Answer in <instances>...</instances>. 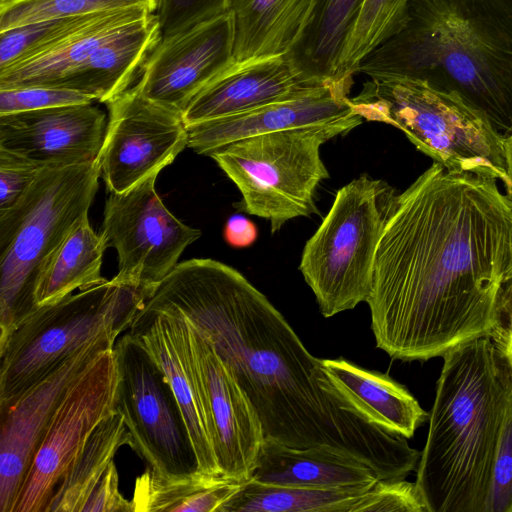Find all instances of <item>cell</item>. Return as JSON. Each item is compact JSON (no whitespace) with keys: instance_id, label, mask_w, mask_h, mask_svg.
Returning a JSON list of instances; mask_svg holds the SVG:
<instances>
[{"instance_id":"16","label":"cell","mask_w":512,"mask_h":512,"mask_svg":"<svg viewBox=\"0 0 512 512\" xmlns=\"http://www.w3.org/2000/svg\"><path fill=\"white\" fill-rule=\"evenodd\" d=\"M108 119L92 103L0 115V149L39 169L94 161Z\"/></svg>"},{"instance_id":"8","label":"cell","mask_w":512,"mask_h":512,"mask_svg":"<svg viewBox=\"0 0 512 512\" xmlns=\"http://www.w3.org/2000/svg\"><path fill=\"white\" fill-rule=\"evenodd\" d=\"M354 115L323 125L264 133L210 152L239 189L241 208L270 223L278 232L289 220L318 214L316 190L329 177L320 148L359 126Z\"/></svg>"},{"instance_id":"2","label":"cell","mask_w":512,"mask_h":512,"mask_svg":"<svg viewBox=\"0 0 512 512\" xmlns=\"http://www.w3.org/2000/svg\"><path fill=\"white\" fill-rule=\"evenodd\" d=\"M145 309L182 316L228 365L264 438L294 448L328 447L402 480L421 452L370 422L335 386L284 316L233 267L209 258L178 263Z\"/></svg>"},{"instance_id":"25","label":"cell","mask_w":512,"mask_h":512,"mask_svg":"<svg viewBox=\"0 0 512 512\" xmlns=\"http://www.w3.org/2000/svg\"><path fill=\"white\" fill-rule=\"evenodd\" d=\"M341 393L372 423L406 439L429 419L416 398L389 376L344 358L321 359Z\"/></svg>"},{"instance_id":"40","label":"cell","mask_w":512,"mask_h":512,"mask_svg":"<svg viewBox=\"0 0 512 512\" xmlns=\"http://www.w3.org/2000/svg\"><path fill=\"white\" fill-rule=\"evenodd\" d=\"M492 338L512 352V284L504 293L498 308L497 324Z\"/></svg>"},{"instance_id":"43","label":"cell","mask_w":512,"mask_h":512,"mask_svg":"<svg viewBox=\"0 0 512 512\" xmlns=\"http://www.w3.org/2000/svg\"><path fill=\"white\" fill-rule=\"evenodd\" d=\"M512 136V135H511ZM509 138V137H508Z\"/></svg>"},{"instance_id":"24","label":"cell","mask_w":512,"mask_h":512,"mask_svg":"<svg viewBox=\"0 0 512 512\" xmlns=\"http://www.w3.org/2000/svg\"><path fill=\"white\" fill-rule=\"evenodd\" d=\"M152 12L122 9L104 12L36 55L0 70V89L55 87L101 44Z\"/></svg>"},{"instance_id":"1","label":"cell","mask_w":512,"mask_h":512,"mask_svg":"<svg viewBox=\"0 0 512 512\" xmlns=\"http://www.w3.org/2000/svg\"><path fill=\"white\" fill-rule=\"evenodd\" d=\"M502 187L434 162L396 194L366 302L391 358L425 361L493 336L512 284V197Z\"/></svg>"},{"instance_id":"17","label":"cell","mask_w":512,"mask_h":512,"mask_svg":"<svg viewBox=\"0 0 512 512\" xmlns=\"http://www.w3.org/2000/svg\"><path fill=\"white\" fill-rule=\"evenodd\" d=\"M129 332L165 373L182 410L198 471L221 474L210 436L208 407L190 324L180 315L141 308Z\"/></svg>"},{"instance_id":"39","label":"cell","mask_w":512,"mask_h":512,"mask_svg":"<svg viewBox=\"0 0 512 512\" xmlns=\"http://www.w3.org/2000/svg\"><path fill=\"white\" fill-rule=\"evenodd\" d=\"M257 237V226L245 216L233 215L225 224L224 239L232 247H249L256 241Z\"/></svg>"},{"instance_id":"6","label":"cell","mask_w":512,"mask_h":512,"mask_svg":"<svg viewBox=\"0 0 512 512\" xmlns=\"http://www.w3.org/2000/svg\"><path fill=\"white\" fill-rule=\"evenodd\" d=\"M99 177L98 156L85 164L43 168L19 200L0 211V341L38 307L39 278L88 215Z\"/></svg>"},{"instance_id":"22","label":"cell","mask_w":512,"mask_h":512,"mask_svg":"<svg viewBox=\"0 0 512 512\" xmlns=\"http://www.w3.org/2000/svg\"><path fill=\"white\" fill-rule=\"evenodd\" d=\"M377 473L357 458L328 447L294 448L264 438L253 481L287 488L369 487Z\"/></svg>"},{"instance_id":"42","label":"cell","mask_w":512,"mask_h":512,"mask_svg":"<svg viewBox=\"0 0 512 512\" xmlns=\"http://www.w3.org/2000/svg\"><path fill=\"white\" fill-rule=\"evenodd\" d=\"M21 0H0V9H3L5 7H8L14 3H17Z\"/></svg>"},{"instance_id":"31","label":"cell","mask_w":512,"mask_h":512,"mask_svg":"<svg viewBox=\"0 0 512 512\" xmlns=\"http://www.w3.org/2000/svg\"><path fill=\"white\" fill-rule=\"evenodd\" d=\"M409 0H365L342 54L338 77L354 75L359 62L404 25Z\"/></svg>"},{"instance_id":"9","label":"cell","mask_w":512,"mask_h":512,"mask_svg":"<svg viewBox=\"0 0 512 512\" xmlns=\"http://www.w3.org/2000/svg\"><path fill=\"white\" fill-rule=\"evenodd\" d=\"M398 192L362 174L340 188L306 242L299 270L328 318L367 302L376 250Z\"/></svg>"},{"instance_id":"21","label":"cell","mask_w":512,"mask_h":512,"mask_svg":"<svg viewBox=\"0 0 512 512\" xmlns=\"http://www.w3.org/2000/svg\"><path fill=\"white\" fill-rule=\"evenodd\" d=\"M352 84L353 75L336 78L301 98L187 126L188 147L208 155L240 139L347 119L357 115L350 105Z\"/></svg>"},{"instance_id":"4","label":"cell","mask_w":512,"mask_h":512,"mask_svg":"<svg viewBox=\"0 0 512 512\" xmlns=\"http://www.w3.org/2000/svg\"><path fill=\"white\" fill-rule=\"evenodd\" d=\"M443 359L415 482L428 512H485L512 388V352L486 335Z\"/></svg>"},{"instance_id":"13","label":"cell","mask_w":512,"mask_h":512,"mask_svg":"<svg viewBox=\"0 0 512 512\" xmlns=\"http://www.w3.org/2000/svg\"><path fill=\"white\" fill-rule=\"evenodd\" d=\"M106 105L108 122L98 157L109 192L127 191L158 175L188 147L182 114L149 100L134 86Z\"/></svg>"},{"instance_id":"26","label":"cell","mask_w":512,"mask_h":512,"mask_svg":"<svg viewBox=\"0 0 512 512\" xmlns=\"http://www.w3.org/2000/svg\"><path fill=\"white\" fill-rule=\"evenodd\" d=\"M315 0H231L234 63L288 54L303 34Z\"/></svg>"},{"instance_id":"11","label":"cell","mask_w":512,"mask_h":512,"mask_svg":"<svg viewBox=\"0 0 512 512\" xmlns=\"http://www.w3.org/2000/svg\"><path fill=\"white\" fill-rule=\"evenodd\" d=\"M150 176L131 189L110 192L100 234L118 255L114 279L147 296L177 266L184 250L201 231L177 219L158 195Z\"/></svg>"},{"instance_id":"34","label":"cell","mask_w":512,"mask_h":512,"mask_svg":"<svg viewBox=\"0 0 512 512\" xmlns=\"http://www.w3.org/2000/svg\"><path fill=\"white\" fill-rule=\"evenodd\" d=\"M231 0H157L161 38L184 32L229 11Z\"/></svg>"},{"instance_id":"3","label":"cell","mask_w":512,"mask_h":512,"mask_svg":"<svg viewBox=\"0 0 512 512\" xmlns=\"http://www.w3.org/2000/svg\"><path fill=\"white\" fill-rule=\"evenodd\" d=\"M460 94L512 135V0H409L406 20L358 64Z\"/></svg>"},{"instance_id":"28","label":"cell","mask_w":512,"mask_h":512,"mask_svg":"<svg viewBox=\"0 0 512 512\" xmlns=\"http://www.w3.org/2000/svg\"><path fill=\"white\" fill-rule=\"evenodd\" d=\"M365 0H315L308 24L288 53L306 75L338 77L342 54L352 35Z\"/></svg>"},{"instance_id":"37","label":"cell","mask_w":512,"mask_h":512,"mask_svg":"<svg viewBox=\"0 0 512 512\" xmlns=\"http://www.w3.org/2000/svg\"><path fill=\"white\" fill-rule=\"evenodd\" d=\"M40 170L0 149V211L12 207L27 192Z\"/></svg>"},{"instance_id":"20","label":"cell","mask_w":512,"mask_h":512,"mask_svg":"<svg viewBox=\"0 0 512 512\" xmlns=\"http://www.w3.org/2000/svg\"><path fill=\"white\" fill-rule=\"evenodd\" d=\"M220 512H428L416 482L379 479L369 487L287 488L253 480Z\"/></svg>"},{"instance_id":"7","label":"cell","mask_w":512,"mask_h":512,"mask_svg":"<svg viewBox=\"0 0 512 512\" xmlns=\"http://www.w3.org/2000/svg\"><path fill=\"white\" fill-rule=\"evenodd\" d=\"M145 299L143 290L112 278L38 306L0 341V408L86 345L129 329Z\"/></svg>"},{"instance_id":"36","label":"cell","mask_w":512,"mask_h":512,"mask_svg":"<svg viewBox=\"0 0 512 512\" xmlns=\"http://www.w3.org/2000/svg\"><path fill=\"white\" fill-rule=\"evenodd\" d=\"M92 101L82 93L58 87L26 86L0 89V115L86 104Z\"/></svg>"},{"instance_id":"23","label":"cell","mask_w":512,"mask_h":512,"mask_svg":"<svg viewBox=\"0 0 512 512\" xmlns=\"http://www.w3.org/2000/svg\"><path fill=\"white\" fill-rule=\"evenodd\" d=\"M160 39L158 20L151 13L101 44L55 87L73 90L106 104L132 87Z\"/></svg>"},{"instance_id":"29","label":"cell","mask_w":512,"mask_h":512,"mask_svg":"<svg viewBox=\"0 0 512 512\" xmlns=\"http://www.w3.org/2000/svg\"><path fill=\"white\" fill-rule=\"evenodd\" d=\"M107 248L101 234L91 227L88 215L83 217L44 268L35 291L37 306L106 282L101 266Z\"/></svg>"},{"instance_id":"32","label":"cell","mask_w":512,"mask_h":512,"mask_svg":"<svg viewBox=\"0 0 512 512\" xmlns=\"http://www.w3.org/2000/svg\"><path fill=\"white\" fill-rule=\"evenodd\" d=\"M157 0H21L0 9V31L29 23L122 9L155 12Z\"/></svg>"},{"instance_id":"18","label":"cell","mask_w":512,"mask_h":512,"mask_svg":"<svg viewBox=\"0 0 512 512\" xmlns=\"http://www.w3.org/2000/svg\"><path fill=\"white\" fill-rule=\"evenodd\" d=\"M191 329L220 472L238 482H247L264 440L261 422L228 365L207 339L192 326Z\"/></svg>"},{"instance_id":"27","label":"cell","mask_w":512,"mask_h":512,"mask_svg":"<svg viewBox=\"0 0 512 512\" xmlns=\"http://www.w3.org/2000/svg\"><path fill=\"white\" fill-rule=\"evenodd\" d=\"M241 485L222 474L167 476L148 466L135 480L133 512H220Z\"/></svg>"},{"instance_id":"35","label":"cell","mask_w":512,"mask_h":512,"mask_svg":"<svg viewBox=\"0 0 512 512\" xmlns=\"http://www.w3.org/2000/svg\"><path fill=\"white\" fill-rule=\"evenodd\" d=\"M485 512H512V388L494 457Z\"/></svg>"},{"instance_id":"5","label":"cell","mask_w":512,"mask_h":512,"mask_svg":"<svg viewBox=\"0 0 512 512\" xmlns=\"http://www.w3.org/2000/svg\"><path fill=\"white\" fill-rule=\"evenodd\" d=\"M350 105L363 120L400 129L434 162L495 178L510 194L506 138L460 94L415 78H370Z\"/></svg>"},{"instance_id":"14","label":"cell","mask_w":512,"mask_h":512,"mask_svg":"<svg viewBox=\"0 0 512 512\" xmlns=\"http://www.w3.org/2000/svg\"><path fill=\"white\" fill-rule=\"evenodd\" d=\"M234 24L228 11L161 38L133 85L140 94L183 114L191 100L233 61Z\"/></svg>"},{"instance_id":"38","label":"cell","mask_w":512,"mask_h":512,"mask_svg":"<svg viewBox=\"0 0 512 512\" xmlns=\"http://www.w3.org/2000/svg\"><path fill=\"white\" fill-rule=\"evenodd\" d=\"M83 511L133 512L131 500L126 499L119 490V475L115 462L111 464L105 477L85 503Z\"/></svg>"},{"instance_id":"30","label":"cell","mask_w":512,"mask_h":512,"mask_svg":"<svg viewBox=\"0 0 512 512\" xmlns=\"http://www.w3.org/2000/svg\"><path fill=\"white\" fill-rule=\"evenodd\" d=\"M132 448V436L123 416L114 412L93 430L69 470L58 483L47 512H82L105 477L118 449Z\"/></svg>"},{"instance_id":"12","label":"cell","mask_w":512,"mask_h":512,"mask_svg":"<svg viewBox=\"0 0 512 512\" xmlns=\"http://www.w3.org/2000/svg\"><path fill=\"white\" fill-rule=\"evenodd\" d=\"M117 387L113 348L100 354L68 388L10 512H47L56 486L93 430L117 411Z\"/></svg>"},{"instance_id":"10","label":"cell","mask_w":512,"mask_h":512,"mask_svg":"<svg viewBox=\"0 0 512 512\" xmlns=\"http://www.w3.org/2000/svg\"><path fill=\"white\" fill-rule=\"evenodd\" d=\"M114 353L116 410L132 436V449L163 475L198 471L182 410L161 367L129 331L114 345Z\"/></svg>"},{"instance_id":"41","label":"cell","mask_w":512,"mask_h":512,"mask_svg":"<svg viewBox=\"0 0 512 512\" xmlns=\"http://www.w3.org/2000/svg\"><path fill=\"white\" fill-rule=\"evenodd\" d=\"M506 152H507V161H508V169H509V177L512 183V136L506 138ZM509 196L512 197V188Z\"/></svg>"},{"instance_id":"19","label":"cell","mask_w":512,"mask_h":512,"mask_svg":"<svg viewBox=\"0 0 512 512\" xmlns=\"http://www.w3.org/2000/svg\"><path fill=\"white\" fill-rule=\"evenodd\" d=\"M334 79L306 75L288 54L233 63L191 100L182 117L186 126H190L301 98Z\"/></svg>"},{"instance_id":"15","label":"cell","mask_w":512,"mask_h":512,"mask_svg":"<svg viewBox=\"0 0 512 512\" xmlns=\"http://www.w3.org/2000/svg\"><path fill=\"white\" fill-rule=\"evenodd\" d=\"M118 335L86 345L12 404L0 408V512H10L50 422L70 385Z\"/></svg>"},{"instance_id":"33","label":"cell","mask_w":512,"mask_h":512,"mask_svg":"<svg viewBox=\"0 0 512 512\" xmlns=\"http://www.w3.org/2000/svg\"><path fill=\"white\" fill-rule=\"evenodd\" d=\"M99 14L54 18L0 31V70L52 46Z\"/></svg>"}]
</instances>
